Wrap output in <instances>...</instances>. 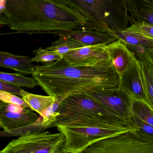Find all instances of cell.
<instances>
[{
  "instance_id": "6da1fadb",
  "label": "cell",
  "mask_w": 153,
  "mask_h": 153,
  "mask_svg": "<svg viewBox=\"0 0 153 153\" xmlns=\"http://www.w3.org/2000/svg\"><path fill=\"white\" fill-rule=\"evenodd\" d=\"M1 25L18 34L59 35L82 28L87 23L81 13L49 0H5L0 7Z\"/></svg>"
},
{
  "instance_id": "7a4b0ae2",
  "label": "cell",
  "mask_w": 153,
  "mask_h": 153,
  "mask_svg": "<svg viewBox=\"0 0 153 153\" xmlns=\"http://www.w3.org/2000/svg\"><path fill=\"white\" fill-rule=\"evenodd\" d=\"M32 76L42 90L53 97L119 87V75L111 60L94 66H73L63 58L37 65Z\"/></svg>"
},
{
  "instance_id": "3957f363",
  "label": "cell",
  "mask_w": 153,
  "mask_h": 153,
  "mask_svg": "<svg viewBox=\"0 0 153 153\" xmlns=\"http://www.w3.org/2000/svg\"><path fill=\"white\" fill-rule=\"evenodd\" d=\"M57 112L59 115L50 128L74 122L107 128H135L111 110L82 92L67 95L60 103Z\"/></svg>"
},
{
  "instance_id": "277c9868",
  "label": "cell",
  "mask_w": 153,
  "mask_h": 153,
  "mask_svg": "<svg viewBox=\"0 0 153 153\" xmlns=\"http://www.w3.org/2000/svg\"><path fill=\"white\" fill-rule=\"evenodd\" d=\"M76 11L87 20L84 28L115 34L128 27V0H49Z\"/></svg>"
},
{
  "instance_id": "5b68a950",
  "label": "cell",
  "mask_w": 153,
  "mask_h": 153,
  "mask_svg": "<svg viewBox=\"0 0 153 153\" xmlns=\"http://www.w3.org/2000/svg\"><path fill=\"white\" fill-rule=\"evenodd\" d=\"M56 128L64 136V153H82L99 140L136 129L135 128H107L80 122H72Z\"/></svg>"
},
{
  "instance_id": "8992f818",
  "label": "cell",
  "mask_w": 153,
  "mask_h": 153,
  "mask_svg": "<svg viewBox=\"0 0 153 153\" xmlns=\"http://www.w3.org/2000/svg\"><path fill=\"white\" fill-rule=\"evenodd\" d=\"M42 118L29 108L0 102V126L1 137H20L28 133L46 130Z\"/></svg>"
},
{
  "instance_id": "52a82bcc",
  "label": "cell",
  "mask_w": 153,
  "mask_h": 153,
  "mask_svg": "<svg viewBox=\"0 0 153 153\" xmlns=\"http://www.w3.org/2000/svg\"><path fill=\"white\" fill-rule=\"evenodd\" d=\"M64 143L60 132H31L13 140L0 153H64Z\"/></svg>"
},
{
  "instance_id": "ba28073f",
  "label": "cell",
  "mask_w": 153,
  "mask_h": 153,
  "mask_svg": "<svg viewBox=\"0 0 153 153\" xmlns=\"http://www.w3.org/2000/svg\"><path fill=\"white\" fill-rule=\"evenodd\" d=\"M134 130L99 140L82 153H153V144L141 140Z\"/></svg>"
},
{
  "instance_id": "9c48e42d",
  "label": "cell",
  "mask_w": 153,
  "mask_h": 153,
  "mask_svg": "<svg viewBox=\"0 0 153 153\" xmlns=\"http://www.w3.org/2000/svg\"><path fill=\"white\" fill-rule=\"evenodd\" d=\"M82 92L111 110L134 127L132 120V105L134 100L126 92L119 87L95 89Z\"/></svg>"
},
{
  "instance_id": "30bf717a",
  "label": "cell",
  "mask_w": 153,
  "mask_h": 153,
  "mask_svg": "<svg viewBox=\"0 0 153 153\" xmlns=\"http://www.w3.org/2000/svg\"><path fill=\"white\" fill-rule=\"evenodd\" d=\"M63 58L73 66H94L111 60L105 45L77 48L64 55Z\"/></svg>"
},
{
  "instance_id": "8fae6325",
  "label": "cell",
  "mask_w": 153,
  "mask_h": 153,
  "mask_svg": "<svg viewBox=\"0 0 153 153\" xmlns=\"http://www.w3.org/2000/svg\"><path fill=\"white\" fill-rule=\"evenodd\" d=\"M119 88L126 92L133 100L146 102L140 65L135 54L126 71L119 76Z\"/></svg>"
},
{
  "instance_id": "7c38bea8",
  "label": "cell",
  "mask_w": 153,
  "mask_h": 153,
  "mask_svg": "<svg viewBox=\"0 0 153 153\" xmlns=\"http://www.w3.org/2000/svg\"><path fill=\"white\" fill-rule=\"evenodd\" d=\"M67 39L75 40L86 46L97 45H107L118 39L115 34L102 32L88 29H77L59 35Z\"/></svg>"
},
{
  "instance_id": "4fadbf2b",
  "label": "cell",
  "mask_w": 153,
  "mask_h": 153,
  "mask_svg": "<svg viewBox=\"0 0 153 153\" xmlns=\"http://www.w3.org/2000/svg\"><path fill=\"white\" fill-rule=\"evenodd\" d=\"M134 54L139 62L146 103L153 111V56L147 49Z\"/></svg>"
},
{
  "instance_id": "5bb4252c",
  "label": "cell",
  "mask_w": 153,
  "mask_h": 153,
  "mask_svg": "<svg viewBox=\"0 0 153 153\" xmlns=\"http://www.w3.org/2000/svg\"><path fill=\"white\" fill-rule=\"evenodd\" d=\"M107 49L113 66L120 76L128 68L134 54L120 39L107 45Z\"/></svg>"
},
{
  "instance_id": "9a60e30c",
  "label": "cell",
  "mask_w": 153,
  "mask_h": 153,
  "mask_svg": "<svg viewBox=\"0 0 153 153\" xmlns=\"http://www.w3.org/2000/svg\"><path fill=\"white\" fill-rule=\"evenodd\" d=\"M32 58L28 56H19L7 52H0V66L14 70L24 75L33 74L37 65L32 64Z\"/></svg>"
},
{
  "instance_id": "2e32d148",
  "label": "cell",
  "mask_w": 153,
  "mask_h": 153,
  "mask_svg": "<svg viewBox=\"0 0 153 153\" xmlns=\"http://www.w3.org/2000/svg\"><path fill=\"white\" fill-rule=\"evenodd\" d=\"M129 22H145L153 26V0H128Z\"/></svg>"
},
{
  "instance_id": "e0dca14e",
  "label": "cell",
  "mask_w": 153,
  "mask_h": 153,
  "mask_svg": "<svg viewBox=\"0 0 153 153\" xmlns=\"http://www.w3.org/2000/svg\"><path fill=\"white\" fill-rule=\"evenodd\" d=\"M115 34L118 39L124 42L134 53L153 47V40L147 39L133 32L125 30L116 32Z\"/></svg>"
},
{
  "instance_id": "ac0fdd59",
  "label": "cell",
  "mask_w": 153,
  "mask_h": 153,
  "mask_svg": "<svg viewBox=\"0 0 153 153\" xmlns=\"http://www.w3.org/2000/svg\"><path fill=\"white\" fill-rule=\"evenodd\" d=\"M21 96L31 108L42 116L44 111L54 102L56 97L49 95H38L28 92L22 90Z\"/></svg>"
},
{
  "instance_id": "d6986e66",
  "label": "cell",
  "mask_w": 153,
  "mask_h": 153,
  "mask_svg": "<svg viewBox=\"0 0 153 153\" xmlns=\"http://www.w3.org/2000/svg\"><path fill=\"white\" fill-rule=\"evenodd\" d=\"M0 81L10 83L19 87H26L31 89L39 85L34 77H27L21 74H10L1 72Z\"/></svg>"
},
{
  "instance_id": "ffe728a7",
  "label": "cell",
  "mask_w": 153,
  "mask_h": 153,
  "mask_svg": "<svg viewBox=\"0 0 153 153\" xmlns=\"http://www.w3.org/2000/svg\"><path fill=\"white\" fill-rule=\"evenodd\" d=\"M85 46V45L75 40L59 37L58 39L52 43L50 46L46 48L47 50L54 51L64 55L72 50Z\"/></svg>"
},
{
  "instance_id": "44dd1931",
  "label": "cell",
  "mask_w": 153,
  "mask_h": 153,
  "mask_svg": "<svg viewBox=\"0 0 153 153\" xmlns=\"http://www.w3.org/2000/svg\"><path fill=\"white\" fill-rule=\"evenodd\" d=\"M132 120L134 126L136 128L134 130V134L141 140L153 144V126L133 113Z\"/></svg>"
},
{
  "instance_id": "7402d4cb",
  "label": "cell",
  "mask_w": 153,
  "mask_h": 153,
  "mask_svg": "<svg viewBox=\"0 0 153 153\" xmlns=\"http://www.w3.org/2000/svg\"><path fill=\"white\" fill-rule=\"evenodd\" d=\"M132 111L133 114L153 126V111L146 102L133 100Z\"/></svg>"
},
{
  "instance_id": "603a6c76",
  "label": "cell",
  "mask_w": 153,
  "mask_h": 153,
  "mask_svg": "<svg viewBox=\"0 0 153 153\" xmlns=\"http://www.w3.org/2000/svg\"><path fill=\"white\" fill-rule=\"evenodd\" d=\"M33 53L35 56L32 58V62H41L44 64L57 61L63 57V55L42 48H39L34 50L33 51Z\"/></svg>"
},
{
  "instance_id": "cb8c5ba5",
  "label": "cell",
  "mask_w": 153,
  "mask_h": 153,
  "mask_svg": "<svg viewBox=\"0 0 153 153\" xmlns=\"http://www.w3.org/2000/svg\"><path fill=\"white\" fill-rule=\"evenodd\" d=\"M125 30L133 32L147 39L153 41V26L145 22L132 24Z\"/></svg>"
},
{
  "instance_id": "d4e9b609",
  "label": "cell",
  "mask_w": 153,
  "mask_h": 153,
  "mask_svg": "<svg viewBox=\"0 0 153 153\" xmlns=\"http://www.w3.org/2000/svg\"><path fill=\"white\" fill-rule=\"evenodd\" d=\"M0 100L5 103L16 104L31 109L22 98L10 93L0 91Z\"/></svg>"
},
{
  "instance_id": "484cf974",
  "label": "cell",
  "mask_w": 153,
  "mask_h": 153,
  "mask_svg": "<svg viewBox=\"0 0 153 153\" xmlns=\"http://www.w3.org/2000/svg\"><path fill=\"white\" fill-rule=\"evenodd\" d=\"M0 91L6 92L13 94H17L20 96L21 95V93L23 89H22L19 86L2 81H0Z\"/></svg>"
},
{
  "instance_id": "4316f807",
  "label": "cell",
  "mask_w": 153,
  "mask_h": 153,
  "mask_svg": "<svg viewBox=\"0 0 153 153\" xmlns=\"http://www.w3.org/2000/svg\"><path fill=\"white\" fill-rule=\"evenodd\" d=\"M147 50H148L149 53L153 56V47L150 48H147Z\"/></svg>"
}]
</instances>
